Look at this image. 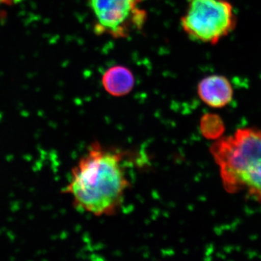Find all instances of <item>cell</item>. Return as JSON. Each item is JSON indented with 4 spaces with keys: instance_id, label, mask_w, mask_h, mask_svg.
Segmentation results:
<instances>
[{
    "instance_id": "7",
    "label": "cell",
    "mask_w": 261,
    "mask_h": 261,
    "mask_svg": "<svg viewBox=\"0 0 261 261\" xmlns=\"http://www.w3.org/2000/svg\"><path fill=\"white\" fill-rule=\"evenodd\" d=\"M201 134L207 140H217L224 133L225 125L222 118L215 113H206L200 122Z\"/></svg>"
},
{
    "instance_id": "4",
    "label": "cell",
    "mask_w": 261,
    "mask_h": 261,
    "mask_svg": "<svg viewBox=\"0 0 261 261\" xmlns=\"http://www.w3.org/2000/svg\"><path fill=\"white\" fill-rule=\"evenodd\" d=\"M144 0H87L93 17L94 32L114 39L129 37L143 28L147 12L140 8Z\"/></svg>"
},
{
    "instance_id": "8",
    "label": "cell",
    "mask_w": 261,
    "mask_h": 261,
    "mask_svg": "<svg viewBox=\"0 0 261 261\" xmlns=\"http://www.w3.org/2000/svg\"><path fill=\"white\" fill-rule=\"evenodd\" d=\"M23 0H0V15L5 7L14 6Z\"/></svg>"
},
{
    "instance_id": "2",
    "label": "cell",
    "mask_w": 261,
    "mask_h": 261,
    "mask_svg": "<svg viewBox=\"0 0 261 261\" xmlns=\"http://www.w3.org/2000/svg\"><path fill=\"white\" fill-rule=\"evenodd\" d=\"M224 190L244 193L261 204V130L239 128L216 140L210 148Z\"/></svg>"
},
{
    "instance_id": "6",
    "label": "cell",
    "mask_w": 261,
    "mask_h": 261,
    "mask_svg": "<svg viewBox=\"0 0 261 261\" xmlns=\"http://www.w3.org/2000/svg\"><path fill=\"white\" fill-rule=\"evenodd\" d=\"M102 84L107 93L113 97H123L133 90L135 75L129 68L123 65H114L103 73Z\"/></svg>"
},
{
    "instance_id": "3",
    "label": "cell",
    "mask_w": 261,
    "mask_h": 261,
    "mask_svg": "<svg viewBox=\"0 0 261 261\" xmlns=\"http://www.w3.org/2000/svg\"><path fill=\"white\" fill-rule=\"evenodd\" d=\"M180 23L192 41L215 45L235 30L238 15L228 0H189Z\"/></svg>"
},
{
    "instance_id": "1",
    "label": "cell",
    "mask_w": 261,
    "mask_h": 261,
    "mask_svg": "<svg viewBox=\"0 0 261 261\" xmlns=\"http://www.w3.org/2000/svg\"><path fill=\"white\" fill-rule=\"evenodd\" d=\"M124 155L94 142L72 169L64 189L77 208L96 216L116 214L130 187L123 164Z\"/></svg>"
},
{
    "instance_id": "5",
    "label": "cell",
    "mask_w": 261,
    "mask_h": 261,
    "mask_svg": "<svg viewBox=\"0 0 261 261\" xmlns=\"http://www.w3.org/2000/svg\"><path fill=\"white\" fill-rule=\"evenodd\" d=\"M197 95L206 106L219 109L226 107L233 100V86L225 75H207L197 84Z\"/></svg>"
}]
</instances>
